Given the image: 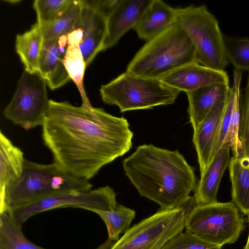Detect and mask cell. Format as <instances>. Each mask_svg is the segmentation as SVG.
<instances>
[{
  "mask_svg": "<svg viewBox=\"0 0 249 249\" xmlns=\"http://www.w3.org/2000/svg\"><path fill=\"white\" fill-rule=\"evenodd\" d=\"M41 127L43 143L54 162L72 176L87 180L132 146L133 133L127 120L102 108L50 100Z\"/></svg>",
  "mask_w": 249,
  "mask_h": 249,
  "instance_id": "cell-1",
  "label": "cell"
},
{
  "mask_svg": "<svg viewBox=\"0 0 249 249\" xmlns=\"http://www.w3.org/2000/svg\"><path fill=\"white\" fill-rule=\"evenodd\" d=\"M123 166L139 194L161 210L181 205L197 185L193 168L178 150L142 144L123 160Z\"/></svg>",
  "mask_w": 249,
  "mask_h": 249,
  "instance_id": "cell-2",
  "label": "cell"
},
{
  "mask_svg": "<svg viewBox=\"0 0 249 249\" xmlns=\"http://www.w3.org/2000/svg\"><path fill=\"white\" fill-rule=\"evenodd\" d=\"M198 63L190 38L178 23L147 41L127 65L133 75L160 79L187 64Z\"/></svg>",
  "mask_w": 249,
  "mask_h": 249,
  "instance_id": "cell-3",
  "label": "cell"
},
{
  "mask_svg": "<svg viewBox=\"0 0 249 249\" xmlns=\"http://www.w3.org/2000/svg\"><path fill=\"white\" fill-rule=\"evenodd\" d=\"M92 187L89 180L72 176L54 162L44 164L25 159L21 175L0 197V212L58 192L89 191Z\"/></svg>",
  "mask_w": 249,
  "mask_h": 249,
  "instance_id": "cell-4",
  "label": "cell"
},
{
  "mask_svg": "<svg viewBox=\"0 0 249 249\" xmlns=\"http://www.w3.org/2000/svg\"><path fill=\"white\" fill-rule=\"evenodd\" d=\"M99 91L106 104L117 106L121 112L172 104L180 93L160 79L140 77L126 71L102 85Z\"/></svg>",
  "mask_w": 249,
  "mask_h": 249,
  "instance_id": "cell-5",
  "label": "cell"
},
{
  "mask_svg": "<svg viewBox=\"0 0 249 249\" xmlns=\"http://www.w3.org/2000/svg\"><path fill=\"white\" fill-rule=\"evenodd\" d=\"M176 23L194 45L197 61L205 67L222 71L229 63L223 35L218 21L204 5L176 8Z\"/></svg>",
  "mask_w": 249,
  "mask_h": 249,
  "instance_id": "cell-6",
  "label": "cell"
},
{
  "mask_svg": "<svg viewBox=\"0 0 249 249\" xmlns=\"http://www.w3.org/2000/svg\"><path fill=\"white\" fill-rule=\"evenodd\" d=\"M239 210L231 201L197 205L187 214L185 230L217 246L233 244L244 229Z\"/></svg>",
  "mask_w": 249,
  "mask_h": 249,
  "instance_id": "cell-7",
  "label": "cell"
},
{
  "mask_svg": "<svg viewBox=\"0 0 249 249\" xmlns=\"http://www.w3.org/2000/svg\"><path fill=\"white\" fill-rule=\"evenodd\" d=\"M47 85L39 71L24 69L14 96L3 110L4 117L27 131L42 126L50 107Z\"/></svg>",
  "mask_w": 249,
  "mask_h": 249,
  "instance_id": "cell-8",
  "label": "cell"
},
{
  "mask_svg": "<svg viewBox=\"0 0 249 249\" xmlns=\"http://www.w3.org/2000/svg\"><path fill=\"white\" fill-rule=\"evenodd\" d=\"M116 195L109 186L89 191H68L48 195L12 209L7 213L21 228L31 217L52 209L74 207L91 211L113 210L118 204Z\"/></svg>",
  "mask_w": 249,
  "mask_h": 249,
  "instance_id": "cell-9",
  "label": "cell"
},
{
  "mask_svg": "<svg viewBox=\"0 0 249 249\" xmlns=\"http://www.w3.org/2000/svg\"><path fill=\"white\" fill-rule=\"evenodd\" d=\"M196 205L194 196H190L176 208L160 210L129 228L109 249H150L170 229L185 220Z\"/></svg>",
  "mask_w": 249,
  "mask_h": 249,
  "instance_id": "cell-10",
  "label": "cell"
},
{
  "mask_svg": "<svg viewBox=\"0 0 249 249\" xmlns=\"http://www.w3.org/2000/svg\"><path fill=\"white\" fill-rule=\"evenodd\" d=\"M152 0H119L107 17V34L103 51L115 45L128 30L134 28Z\"/></svg>",
  "mask_w": 249,
  "mask_h": 249,
  "instance_id": "cell-11",
  "label": "cell"
},
{
  "mask_svg": "<svg viewBox=\"0 0 249 249\" xmlns=\"http://www.w3.org/2000/svg\"><path fill=\"white\" fill-rule=\"evenodd\" d=\"M229 95L223 97L214 104L203 121L194 130L193 142L197 153L200 174L205 171L213 158Z\"/></svg>",
  "mask_w": 249,
  "mask_h": 249,
  "instance_id": "cell-12",
  "label": "cell"
},
{
  "mask_svg": "<svg viewBox=\"0 0 249 249\" xmlns=\"http://www.w3.org/2000/svg\"><path fill=\"white\" fill-rule=\"evenodd\" d=\"M160 80L169 87L186 93L213 84H229V76L224 71L213 70L199 63L183 66Z\"/></svg>",
  "mask_w": 249,
  "mask_h": 249,
  "instance_id": "cell-13",
  "label": "cell"
},
{
  "mask_svg": "<svg viewBox=\"0 0 249 249\" xmlns=\"http://www.w3.org/2000/svg\"><path fill=\"white\" fill-rule=\"evenodd\" d=\"M81 0L80 29L82 30L83 36L79 48L87 67L96 55L103 51L107 34V17L93 7L89 0Z\"/></svg>",
  "mask_w": 249,
  "mask_h": 249,
  "instance_id": "cell-14",
  "label": "cell"
},
{
  "mask_svg": "<svg viewBox=\"0 0 249 249\" xmlns=\"http://www.w3.org/2000/svg\"><path fill=\"white\" fill-rule=\"evenodd\" d=\"M67 36L44 41L39 58V72L52 90L63 86L71 79L64 64Z\"/></svg>",
  "mask_w": 249,
  "mask_h": 249,
  "instance_id": "cell-15",
  "label": "cell"
},
{
  "mask_svg": "<svg viewBox=\"0 0 249 249\" xmlns=\"http://www.w3.org/2000/svg\"><path fill=\"white\" fill-rule=\"evenodd\" d=\"M230 147L224 144L214 156L205 171L194 191L197 205L217 202V194L223 174L229 167L231 159Z\"/></svg>",
  "mask_w": 249,
  "mask_h": 249,
  "instance_id": "cell-16",
  "label": "cell"
},
{
  "mask_svg": "<svg viewBox=\"0 0 249 249\" xmlns=\"http://www.w3.org/2000/svg\"><path fill=\"white\" fill-rule=\"evenodd\" d=\"M176 23V8L160 0L152 1L133 29L138 37L148 41Z\"/></svg>",
  "mask_w": 249,
  "mask_h": 249,
  "instance_id": "cell-17",
  "label": "cell"
},
{
  "mask_svg": "<svg viewBox=\"0 0 249 249\" xmlns=\"http://www.w3.org/2000/svg\"><path fill=\"white\" fill-rule=\"evenodd\" d=\"M229 84L215 83L187 92L188 113L193 130L197 128L214 104L229 94Z\"/></svg>",
  "mask_w": 249,
  "mask_h": 249,
  "instance_id": "cell-18",
  "label": "cell"
},
{
  "mask_svg": "<svg viewBox=\"0 0 249 249\" xmlns=\"http://www.w3.org/2000/svg\"><path fill=\"white\" fill-rule=\"evenodd\" d=\"M25 159L24 153L0 131V197L10 184L22 174Z\"/></svg>",
  "mask_w": 249,
  "mask_h": 249,
  "instance_id": "cell-19",
  "label": "cell"
},
{
  "mask_svg": "<svg viewBox=\"0 0 249 249\" xmlns=\"http://www.w3.org/2000/svg\"><path fill=\"white\" fill-rule=\"evenodd\" d=\"M81 29L75 30L68 35V48L64 59V64L68 74L76 86L81 97L82 105L91 108L83 85V77L86 65L80 50L82 40Z\"/></svg>",
  "mask_w": 249,
  "mask_h": 249,
  "instance_id": "cell-20",
  "label": "cell"
},
{
  "mask_svg": "<svg viewBox=\"0 0 249 249\" xmlns=\"http://www.w3.org/2000/svg\"><path fill=\"white\" fill-rule=\"evenodd\" d=\"M44 41L41 26L37 22L30 30L16 36V52L24 69L30 72L39 71V58Z\"/></svg>",
  "mask_w": 249,
  "mask_h": 249,
  "instance_id": "cell-21",
  "label": "cell"
},
{
  "mask_svg": "<svg viewBox=\"0 0 249 249\" xmlns=\"http://www.w3.org/2000/svg\"><path fill=\"white\" fill-rule=\"evenodd\" d=\"M229 168L231 202L247 215L249 213V157H231Z\"/></svg>",
  "mask_w": 249,
  "mask_h": 249,
  "instance_id": "cell-22",
  "label": "cell"
},
{
  "mask_svg": "<svg viewBox=\"0 0 249 249\" xmlns=\"http://www.w3.org/2000/svg\"><path fill=\"white\" fill-rule=\"evenodd\" d=\"M8 213L0 212V249H46L29 240ZM115 242L107 239L95 249H109Z\"/></svg>",
  "mask_w": 249,
  "mask_h": 249,
  "instance_id": "cell-23",
  "label": "cell"
},
{
  "mask_svg": "<svg viewBox=\"0 0 249 249\" xmlns=\"http://www.w3.org/2000/svg\"><path fill=\"white\" fill-rule=\"evenodd\" d=\"M82 2L81 0H73L67 10L55 19L40 25L44 41L68 36L81 26Z\"/></svg>",
  "mask_w": 249,
  "mask_h": 249,
  "instance_id": "cell-24",
  "label": "cell"
},
{
  "mask_svg": "<svg viewBox=\"0 0 249 249\" xmlns=\"http://www.w3.org/2000/svg\"><path fill=\"white\" fill-rule=\"evenodd\" d=\"M91 211L97 213L104 221L107 228L108 238L114 242L117 241L120 235L129 229L136 215L134 210L119 204L112 210L94 209Z\"/></svg>",
  "mask_w": 249,
  "mask_h": 249,
  "instance_id": "cell-25",
  "label": "cell"
},
{
  "mask_svg": "<svg viewBox=\"0 0 249 249\" xmlns=\"http://www.w3.org/2000/svg\"><path fill=\"white\" fill-rule=\"evenodd\" d=\"M242 77L241 71H234L233 81L235 82L236 85L235 93L229 132L225 142V143H227L230 147L233 157L235 158L239 157L241 151L239 128L241 103L240 86Z\"/></svg>",
  "mask_w": 249,
  "mask_h": 249,
  "instance_id": "cell-26",
  "label": "cell"
},
{
  "mask_svg": "<svg viewBox=\"0 0 249 249\" xmlns=\"http://www.w3.org/2000/svg\"><path fill=\"white\" fill-rule=\"evenodd\" d=\"M225 54L228 63L235 70L249 71V38L223 35Z\"/></svg>",
  "mask_w": 249,
  "mask_h": 249,
  "instance_id": "cell-27",
  "label": "cell"
},
{
  "mask_svg": "<svg viewBox=\"0 0 249 249\" xmlns=\"http://www.w3.org/2000/svg\"><path fill=\"white\" fill-rule=\"evenodd\" d=\"M73 0H36L33 7L37 16V23L40 25L48 23L62 15Z\"/></svg>",
  "mask_w": 249,
  "mask_h": 249,
  "instance_id": "cell-28",
  "label": "cell"
},
{
  "mask_svg": "<svg viewBox=\"0 0 249 249\" xmlns=\"http://www.w3.org/2000/svg\"><path fill=\"white\" fill-rule=\"evenodd\" d=\"M221 247L185 231L169 239L160 249H221Z\"/></svg>",
  "mask_w": 249,
  "mask_h": 249,
  "instance_id": "cell-29",
  "label": "cell"
},
{
  "mask_svg": "<svg viewBox=\"0 0 249 249\" xmlns=\"http://www.w3.org/2000/svg\"><path fill=\"white\" fill-rule=\"evenodd\" d=\"M245 94L241 103L239 139L241 151L238 158L249 156V71Z\"/></svg>",
  "mask_w": 249,
  "mask_h": 249,
  "instance_id": "cell-30",
  "label": "cell"
},
{
  "mask_svg": "<svg viewBox=\"0 0 249 249\" xmlns=\"http://www.w3.org/2000/svg\"><path fill=\"white\" fill-rule=\"evenodd\" d=\"M235 89L236 85L235 82L233 81L232 86L231 87L230 93L228 96L222 117L218 135L213 152V157L223 147L226 141L233 106Z\"/></svg>",
  "mask_w": 249,
  "mask_h": 249,
  "instance_id": "cell-31",
  "label": "cell"
},
{
  "mask_svg": "<svg viewBox=\"0 0 249 249\" xmlns=\"http://www.w3.org/2000/svg\"><path fill=\"white\" fill-rule=\"evenodd\" d=\"M119 0H89V3L107 17L118 3Z\"/></svg>",
  "mask_w": 249,
  "mask_h": 249,
  "instance_id": "cell-32",
  "label": "cell"
},
{
  "mask_svg": "<svg viewBox=\"0 0 249 249\" xmlns=\"http://www.w3.org/2000/svg\"><path fill=\"white\" fill-rule=\"evenodd\" d=\"M247 215L248 217V221H249V213H248ZM243 249H249V232L248 238L247 243H246V245L245 246V247H244Z\"/></svg>",
  "mask_w": 249,
  "mask_h": 249,
  "instance_id": "cell-33",
  "label": "cell"
}]
</instances>
